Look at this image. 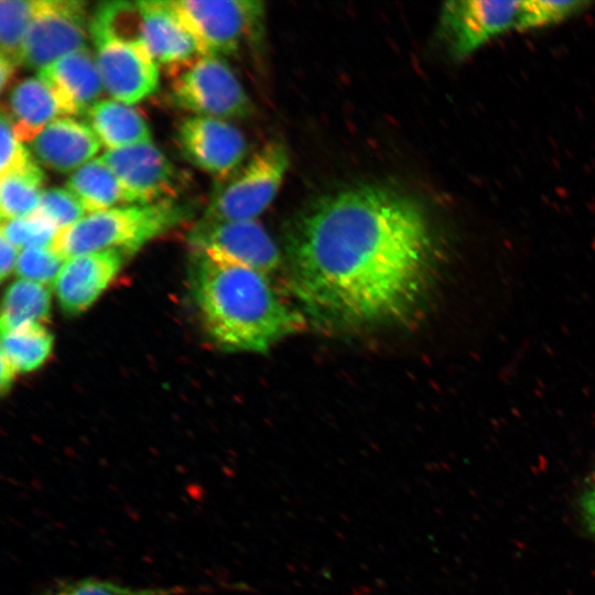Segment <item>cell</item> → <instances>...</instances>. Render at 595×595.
<instances>
[{
	"instance_id": "21",
	"label": "cell",
	"mask_w": 595,
	"mask_h": 595,
	"mask_svg": "<svg viewBox=\"0 0 595 595\" xmlns=\"http://www.w3.org/2000/svg\"><path fill=\"white\" fill-rule=\"evenodd\" d=\"M0 178L1 221L25 217L37 209L45 174L36 161Z\"/></svg>"
},
{
	"instance_id": "22",
	"label": "cell",
	"mask_w": 595,
	"mask_h": 595,
	"mask_svg": "<svg viewBox=\"0 0 595 595\" xmlns=\"http://www.w3.org/2000/svg\"><path fill=\"white\" fill-rule=\"evenodd\" d=\"M53 343L52 333L43 324H26L2 334L1 355L18 372H30L47 360Z\"/></svg>"
},
{
	"instance_id": "5",
	"label": "cell",
	"mask_w": 595,
	"mask_h": 595,
	"mask_svg": "<svg viewBox=\"0 0 595 595\" xmlns=\"http://www.w3.org/2000/svg\"><path fill=\"white\" fill-rule=\"evenodd\" d=\"M289 166L283 143L270 141L219 181L202 218L208 220H252L277 196Z\"/></svg>"
},
{
	"instance_id": "18",
	"label": "cell",
	"mask_w": 595,
	"mask_h": 595,
	"mask_svg": "<svg viewBox=\"0 0 595 595\" xmlns=\"http://www.w3.org/2000/svg\"><path fill=\"white\" fill-rule=\"evenodd\" d=\"M88 126L108 150L151 141L143 116L130 105L115 99L96 101L85 113Z\"/></svg>"
},
{
	"instance_id": "3",
	"label": "cell",
	"mask_w": 595,
	"mask_h": 595,
	"mask_svg": "<svg viewBox=\"0 0 595 595\" xmlns=\"http://www.w3.org/2000/svg\"><path fill=\"white\" fill-rule=\"evenodd\" d=\"M191 209L176 199L130 204L85 215L60 229L51 245L65 260L78 255L119 249L128 256L187 218Z\"/></svg>"
},
{
	"instance_id": "6",
	"label": "cell",
	"mask_w": 595,
	"mask_h": 595,
	"mask_svg": "<svg viewBox=\"0 0 595 595\" xmlns=\"http://www.w3.org/2000/svg\"><path fill=\"white\" fill-rule=\"evenodd\" d=\"M172 8L201 55L227 56L260 35L264 3L258 0H174Z\"/></svg>"
},
{
	"instance_id": "31",
	"label": "cell",
	"mask_w": 595,
	"mask_h": 595,
	"mask_svg": "<svg viewBox=\"0 0 595 595\" xmlns=\"http://www.w3.org/2000/svg\"><path fill=\"white\" fill-rule=\"evenodd\" d=\"M0 359H1L0 361L1 364L0 390H1V393L4 394L6 392L10 390L19 372L17 368L3 355H1Z\"/></svg>"
},
{
	"instance_id": "8",
	"label": "cell",
	"mask_w": 595,
	"mask_h": 595,
	"mask_svg": "<svg viewBox=\"0 0 595 595\" xmlns=\"http://www.w3.org/2000/svg\"><path fill=\"white\" fill-rule=\"evenodd\" d=\"M90 18L82 0H43L24 36L21 65L40 71L86 47Z\"/></svg>"
},
{
	"instance_id": "14",
	"label": "cell",
	"mask_w": 595,
	"mask_h": 595,
	"mask_svg": "<svg viewBox=\"0 0 595 595\" xmlns=\"http://www.w3.org/2000/svg\"><path fill=\"white\" fill-rule=\"evenodd\" d=\"M37 77L54 93L63 116L85 115L105 88L87 46L40 69Z\"/></svg>"
},
{
	"instance_id": "20",
	"label": "cell",
	"mask_w": 595,
	"mask_h": 595,
	"mask_svg": "<svg viewBox=\"0 0 595 595\" xmlns=\"http://www.w3.org/2000/svg\"><path fill=\"white\" fill-rule=\"evenodd\" d=\"M51 299L47 285L24 279L12 282L2 300L1 334L26 324H43L50 317Z\"/></svg>"
},
{
	"instance_id": "19",
	"label": "cell",
	"mask_w": 595,
	"mask_h": 595,
	"mask_svg": "<svg viewBox=\"0 0 595 595\" xmlns=\"http://www.w3.org/2000/svg\"><path fill=\"white\" fill-rule=\"evenodd\" d=\"M65 187L88 214L110 209L118 204L130 205L118 177L100 156L73 172Z\"/></svg>"
},
{
	"instance_id": "27",
	"label": "cell",
	"mask_w": 595,
	"mask_h": 595,
	"mask_svg": "<svg viewBox=\"0 0 595 595\" xmlns=\"http://www.w3.org/2000/svg\"><path fill=\"white\" fill-rule=\"evenodd\" d=\"M85 208L66 187L43 191L40 205L34 212L52 223L58 230L66 228L85 216Z\"/></svg>"
},
{
	"instance_id": "30",
	"label": "cell",
	"mask_w": 595,
	"mask_h": 595,
	"mask_svg": "<svg viewBox=\"0 0 595 595\" xmlns=\"http://www.w3.org/2000/svg\"><path fill=\"white\" fill-rule=\"evenodd\" d=\"M0 278L1 281H4L15 270L20 251L14 245L0 236Z\"/></svg>"
},
{
	"instance_id": "13",
	"label": "cell",
	"mask_w": 595,
	"mask_h": 595,
	"mask_svg": "<svg viewBox=\"0 0 595 595\" xmlns=\"http://www.w3.org/2000/svg\"><path fill=\"white\" fill-rule=\"evenodd\" d=\"M126 256L109 249L66 259L54 282L63 312L77 315L89 309L117 277Z\"/></svg>"
},
{
	"instance_id": "1",
	"label": "cell",
	"mask_w": 595,
	"mask_h": 595,
	"mask_svg": "<svg viewBox=\"0 0 595 595\" xmlns=\"http://www.w3.org/2000/svg\"><path fill=\"white\" fill-rule=\"evenodd\" d=\"M291 288L314 316L339 324L397 322L421 304L434 241L408 196L356 186L312 203L286 236Z\"/></svg>"
},
{
	"instance_id": "25",
	"label": "cell",
	"mask_w": 595,
	"mask_h": 595,
	"mask_svg": "<svg viewBox=\"0 0 595 595\" xmlns=\"http://www.w3.org/2000/svg\"><path fill=\"white\" fill-rule=\"evenodd\" d=\"M58 229L36 213L29 216L2 220L1 237L18 249L50 247Z\"/></svg>"
},
{
	"instance_id": "2",
	"label": "cell",
	"mask_w": 595,
	"mask_h": 595,
	"mask_svg": "<svg viewBox=\"0 0 595 595\" xmlns=\"http://www.w3.org/2000/svg\"><path fill=\"white\" fill-rule=\"evenodd\" d=\"M190 283L204 328L228 351L264 353L304 325L269 274L217 252L192 248Z\"/></svg>"
},
{
	"instance_id": "11",
	"label": "cell",
	"mask_w": 595,
	"mask_h": 595,
	"mask_svg": "<svg viewBox=\"0 0 595 595\" xmlns=\"http://www.w3.org/2000/svg\"><path fill=\"white\" fill-rule=\"evenodd\" d=\"M194 249L217 252L267 274L281 262V253L268 231L256 220H208L201 218L187 234Z\"/></svg>"
},
{
	"instance_id": "7",
	"label": "cell",
	"mask_w": 595,
	"mask_h": 595,
	"mask_svg": "<svg viewBox=\"0 0 595 595\" xmlns=\"http://www.w3.org/2000/svg\"><path fill=\"white\" fill-rule=\"evenodd\" d=\"M89 35L104 87L115 100L133 105L158 89V64L143 41L95 28Z\"/></svg>"
},
{
	"instance_id": "17",
	"label": "cell",
	"mask_w": 595,
	"mask_h": 595,
	"mask_svg": "<svg viewBox=\"0 0 595 595\" xmlns=\"http://www.w3.org/2000/svg\"><path fill=\"white\" fill-rule=\"evenodd\" d=\"M9 110L21 142L33 141L58 115L63 117L54 93L40 77L25 78L12 88Z\"/></svg>"
},
{
	"instance_id": "12",
	"label": "cell",
	"mask_w": 595,
	"mask_h": 595,
	"mask_svg": "<svg viewBox=\"0 0 595 595\" xmlns=\"http://www.w3.org/2000/svg\"><path fill=\"white\" fill-rule=\"evenodd\" d=\"M100 158L118 177L129 204L176 198L180 187L176 167L152 141L108 150Z\"/></svg>"
},
{
	"instance_id": "16",
	"label": "cell",
	"mask_w": 595,
	"mask_h": 595,
	"mask_svg": "<svg viewBox=\"0 0 595 595\" xmlns=\"http://www.w3.org/2000/svg\"><path fill=\"white\" fill-rule=\"evenodd\" d=\"M138 4L143 42L156 63L169 66L199 54L195 39L170 1H138Z\"/></svg>"
},
{
	"instance_id": "23",
	"label": "cell",
	"mask_w": 595,
	"mask_h": 595,
	"mask_svg": "<svg viewBox=\"0 0 595 595\" xmlns=\"http://www.w3.org/2000/svg\"><path fill=\"white\" fill-rule=\"evenodd\" d=\"M193 587L181 585L134 587L97 577L58 580L36 595H186Z\"/></svg>"
},
{
	"instance_id": "29",
	"label": "cell",
	"mask_w": 595,
	"mask_h": 595,
	"mask_svg": "<svg viewBox=\"0 0 595 595\" xmlns=\"http://www.w3.org/2000/svg\"><path fill=\"white\" fill-rule=\"evenodd\" d=\"M0 134V175L11 171L20 170L35 161L31 152L14 134L11 117L9 112H7L4 109H2L1 111Z\"/></svg>"
},
{
	"instance_id": "24",
	"label": "cell",
	"mask_w": 595,
	"mask_h": 595,
	"mask_svg": "<svg viewBox=\"0 0 595 595\" xmlns=\"http://www.w3.org/2000/svg\"><path fill=\"white\" fill-rule=\"evenodd\" d=\"M43 0L0 1V55L21 65L22 45L28 28Z\"/></svg>"
},
{
	"instance_id": "9",
	"label": "cell",
	"mask_w": 595,
	"mask_h": 595,
	"mask_svg": "<svg viewBox=\"0 0 595 595\" xmlns=\"http://www.w3.org/2000/svg\"><path fill=\"white\" fill-rule=\"evenodd\" d=\"M521 13L522 1H448L441 10V35L461 61L497 35L519 30Z\"/></svg>"
},
{
	"instance_id": "4",
	"label": "cell",
	"mask_w": 595,
	"mask_h": 595,
	"mask_svg": "<svg viewBox=\"0 0 595 595\" xmlns=\"http://www.w3.org/2000/svg\"><path fill=\"white\" fill-rule=\"evenodd\" d=\"M171 100L195 116L245 118L253 106L223 57L197 54L166 68Z\"/></svg>"
},
{
	"instance_id": "28",
	"label": "cell",
	"mask_w": 595,
	"mask_h": 595,
	"mask_svg": "<svg viewBox=\"0 0 595 595\" xmlns=\"http://www.w3.org/2000/svg\"><path fill=\"white\" fill-rule=\"evenodd\" d=\"M588 2L585 1H522V13L519 30L541 28L558 23L581 11Z\"/></svg>"
},
{
	"instance_id": "26",
	"label": "cell",
	"mask_w": 595,
	"mask_h": 595,
	"mask_svg": "<svg viewBox=\"0 0 595 595\" xmlns=\"http://www.w3.org/2000/svg\"><path fill=\"white\" fill-rule=\"evenodd\" d=\"M65 259L50 247H30L20 251L15 273L19 279L43 285L54 283Z\"/></svg>"
},
{
	"instance_id": "10",
	"label": "cell",
	"mask_w": 595,
	"mask_h": 595,
	"mask_svg": "<svg viewBox=\"0 0 595 595\" xmlns=\"http://www.w3.org/2000/svg\"><path fill=\"white\" fill-rule=\"evenodd\" d=\"M176 143L186 161L218 182L236 171L247 153L241 131L227 120L213 117L184 118L176 129Z\"/></svg>"
},
{
	"instance_id": "15",
	"label": "cell",
	"mask_w": 595,
	"mask_h": 595,
	"mask_svg": "<svg viewBox=\"0 0 595 595\" xmlns=\"http://www.w3.org/2000/svg\"><path fill=\"white\" fill-rule=\"evenodd\" d=\"M30 145L37 162L56 172L67 173L93 160L101 142L88 125L60 117L48 123Z\"/></svg>"
},
{
	"instance_id": "33",
	"label": "cell",
	"mask_w": 595,
	"mask_h": 595,
	"mask_svg": "<svg viewBox=\"0 0 595 595\" xmlns=\"http://www.w3.org/2000/svg\"><path fill=\"white\" fill-rule=\"evenodd\" d=\"M17 66L0 55V88L3 91L11 82Z\"/></svg>"
},
{
	"instance_id": "32",
	"label": "cell",
	"mask_w": 595,
	"mask_h": 595,
	"mask_svg": "<svg viewBox=\"0 0 595 595\" xmlns=\"http://www.w3.org/2000/svg\"><path fill=\"white\" fill-rule=\"evenodd\" d=\"M581 505L588 528L595 534V486L584 494Z\"/></svg>"
}]
</instances>
